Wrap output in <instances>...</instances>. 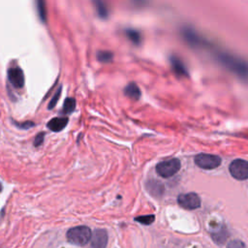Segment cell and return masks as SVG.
I'll return each instance as SVG.
<instances>
[{"label":"cell","instance_id":"1","mask_svg":"<svg viewBox=\"0 0 248 248\" xmlns=\"http://www.w3.org/2000/svg\"><path fill=\"white\" fill-rule=\"evenodd\" d=\"M213 57L229 72L241 79L248 80V61L226 50L216 48L212 45L208 47Z\"/></svg>","mask_w":248,"mask_h":248},{"label":"cell","instance_id":"2","mask_svg":"<svg viewBox=\"0 0 248 248\" xmlns=\"http://www.w3.org/2000/svg\"><path fill=\"white\" fill-rule=\"evenodd\" d=\"M92 232L87 226H77L67 232V239L70 243L83 246L91 239Z\"/></svg>","mask_w":248,"mask_h":248},{"label":"cell","instance_id":"3","mask_svg":"<svg viewBox=\"0 0 248 248\" xmlns=\"http://www.w3.org/2000/svg\"><path fill=\"white\" fill-rule=\"evenodd\" d=\"M181 36L185 40V42L194 48H205L207 49L210 42L201 36L199 33L195 31V29L185 26L181 29Z\"/></svg>","mask_w":248,"mask_h":248},{"label":"cell","instance_id":"4","mask_svg":"<svg viewBox=\"0 0 248 248\" xmlns=\"http://www.w3.org/2000/svg\"><path fill=\"white\" fill-rule=\"evenodd\" d=\"M180 167H181L180 161L176 158H172V159L158 163L156 166V171L160 176L164 178H168L174 175L180 170Z\"/></svg>","mask_w":248,"mask_h":248},{"label":"cell","instance_id":"5","mask_svg":"<svg viewBox=\"0 0 248 248\" xmlns=\"http://www.w3.org/2000/svg\"><path fill=\"white\" fill-rule=\"evenodd\" d=\"M221 158L217 155L200 153L195 157V163L203 170H213L221 165Z\"/></svg>","mask_w":248,"mask_h":248},{"label":"cell","instance_id":"6","mask_svg":"<svg viewBox=\"0 0 248 248\" xmlns=\"http://www.w3.org/2000/svg\"><path fill=\"white\" fill-rule=\"evenodd\" d=\"M229 170L233 178L237 180H245L248 178V161L235 159L230 164Z\"/></svg>","mask_w":248,"mask_h":248},{"label":"cell","instance_id":"7","mask_svg":"<svg viewBox=\"0 0 248 248\" xmlns=\"http://www.w3.org/2000/svg\"><path fill=\"white\" fill-rule=\"evenodd\" d=\"M178 204L186 209L192 210L201 206V199L198 194L190 192L186 194H180L177 197Z\"/></svg>","mask_w":248,"mask_h":248},{"label":"cell","instance_id":"8","mask_svg":"<svg viewBox=\"0 0 248 248\" xmlns=\"http://www.w3.org/2000/svg\"><path fill=\"white\" fill-rule=\"evenodd\" d=\"M8 78L11 84L16 88H21L24 85V75L19 67L11 68L8 71Z\"/></svg>","mask_w":248,"mask_h":248},{"label":"cell","instance_id":"9","mask_svg":"<svg viewBox=\"0 0 248 248\" xmlns=\"http://www.w3.org/2000/svg\"><path fill=\"white\" fill-rule=\"evenodd\" d=\"M90 241L92 248H106L108 244V232L103 229L95 230Z\"/></svg>","mask_w":248,"mask_h":248},{"label":"cell","instance_id":"10","mask_svg":"<svg viewBox=\"0 0 248 248\" xmlns=\"http://www.w3.org/2000/svg\"><path fill=\"white\" fill-rule=\"evenodd\" d=\"M170 65L172 71L179 77H185L188 75L187 68L185 64L182 62V60L177 56H170Z\"/></svg>","mask_w":248,"mask_h":248},{"label":"cell","instance_id":"11","mask_svg":"<svg viewBox=\"0 0 248 248\" xmlns=\"http://www.w3.org/2000/svg\"><path fill=\"white\" fill-rule=\"evenodd\" d=\"M68 124L67 117H54L47 122V128L52 132H59L63 130Z\"/></svg>","mask_w":248,"mask_h":248},{"label":"cell","instance_id":"12","mask_svg":"<svg viewBox=\"0 0 248 248\" xmlns=\"http://www.w3.org/2000/svg\"><path fill=\"white\" fill-rule=\"evenodd\" d=\"M96 9L97 15L101 18H107L109 15V6L107 0H92Z\"/></svg>","mask_w":248,"mask_h":248},{"label":"cell","instance_id":"13","mask_svg":"<svg viewBox=\"0 0 248 248\" xmlns=\"http://www.w3.org/2000/svg\"><path fill=\"white\" fill-rule=\"evenodd\" d=\"M147 191L154 197H161L164 193V185L157 180H149L146 183Z\"/></svg>","mask_w":248,"mask_h":248},{"label":"cell","instance_id":"14","mask_svg":"<svg viewBox=\"0 0 248 248\" xmlns=\"http://www.w3.org/2000/svg\"><path fill=\"white\" fill-rule=\"evenodd\" d=\"M228 236H229V232H228L226 227H223V228L217 230L215 232L211 233L212 239L218 244H223L227 240Z\"/></svg>","mask_w":248,"mask_h":248},{"label":"cell","instance_id":"15","mask_svg":"<svg viewBox=\"0 0 248 248\" xmlns=\"http://www.w3.org/2000/svg\"><path fill=\"white\" fill-rule=\"evenodd\" d=\"M124 92H125V94H126L128 97H130V98H132V99L138 100V99L140 97V90L139 86H138L136 83H134V82L129 83V84L125 87Z\"/></svg>","mask_w":248,"mask_h":248},{"label":"cell","instance_id":"16","mask_svg":"<svg viewBox=\"0 0 248 248\" xmlns=\"http://www.w3.org/2000/svg\"><path fill=\"white\" fill-rule=\"evenodd\" d=\"M36 6H37V12L38 15L43 22H46V0H36Z\"/></svg>","mask_w":248,"mask_h":248},{"label":"cell","instance_id":"17","mask_svg":"<svg viewBox=\"0 0 248 248\" xmlns=\"http://www.w3.org/2000/svg\"><path fill=\"white\" fill-rule=\"evenodd\" d=\"M126 35L130 39V41H132L136 45H139L140 43V41H141V37H140V32H138L135 29H128V30H126Z\"/></svg>","mask_w":248,"mask_h":248},{"label":"cell","instance_id":"18","mask_svg":"<svg viewBox=\"0 0 248 248\" xmlns=\"http://www.w3.org/2000/svg\"><path fill=\"white\" fill-rule=\"evenodd\" d=\"M112 57H113V54L108 50H100L97 53V59L101 62H105V63L110 62L112 60Z\"/></svg>","mask_w":248,"mask_h":248},{"label":"cell","instance_id":"19","mask_svg":"<svg viewBox=\"0 0 248 248\" xmlns=\"http://www.w3.org/2000/svg\"><path fill=\"white\" fill-rule=\"evenodd\" d=\"M76 108V100L74 98H67L63 105V112L71 113Z\"/></svg>","mask_w":248,"mask_h":248},{"label":"cell","instance_id":"20","mask_svg":"<svg viewBox=\"0 0 248 248\" xmlns=\"http://www.w3.org/2000/svg\"><path fill=\"white\" fill-rule=\"evenodd\" d=\"M136 221L143 224V225H150L154 222L155 216L154 215H144V216H139L136 217Z\"/></svg>","mask_w":248,"mask_h":248},{"label":"cell","instance_id":"21","mask_svg":"<svg viewBox=\"0 0 248 248\" xmlns=\"http://www.w3.org/2000/svg\"><path fill=\"white\" fill-rule=\"evenodd\" d=\"M227 248H246L244 242H242L239 239H233L231 240L228 244H227Z\"/></svg>","mask_w":248,"mask_h":248},{"label":"cell","instance_id":"22","mask_svg":"<svg viewBox=\"0 0 248 248\" xmlns=\"http://www.w3.org/2000/svg\"><path fill=\"white\" fill-rule=\"evenodd\" d=\"M60 94H61V87H59V88H58V90H57V91H56V93L53 95L52 99L50 100L49 105H48V108H52L56 105V103H57V101H58V99H59Z\"/></svg>","mask_w":248,"mask_h":248},{"label":"cell","instance_id":"23","mask_svg":"<svg viewBox=\"0 0 248 248\" xmlns=\"http://www.w3.org/2000/svg\"><path fill=\"white\" fill-rule=\"evenodd\" d=\"M44 138H45V133H39L34 140V145L40 146L44 141Z\"/></svg>","mask_w":248,"mask_h":248},{"label":"cell","instance_id":"24","mask_svg":"<svg viewBox=\"0 0 248 248\" xmlns=\"http://www.w3.org/2000/svg\"><path fill=\"white\" fill-rule=\"evenodd\" d=\"M16 126H18L19 128L28 129V128L32 127V126L34 125V123H33V122H31V121H26V122H24V123H16Z\"/></svg>","mask_w":248,"mask_h":248},{"label":"cell","instance_id":"25","mask_svg":"<svg viewBox=\"0 0 248 248\" xmlns=\"http://www.w3.org/2000/svg\"><path fill=\"white\" fill-rule=\"evenodd\" d=\"M136 6L138 7H142L148 3L149 0H131Z\"/></svg>","mask_w":248,"mask_h":248}]
</instances>
